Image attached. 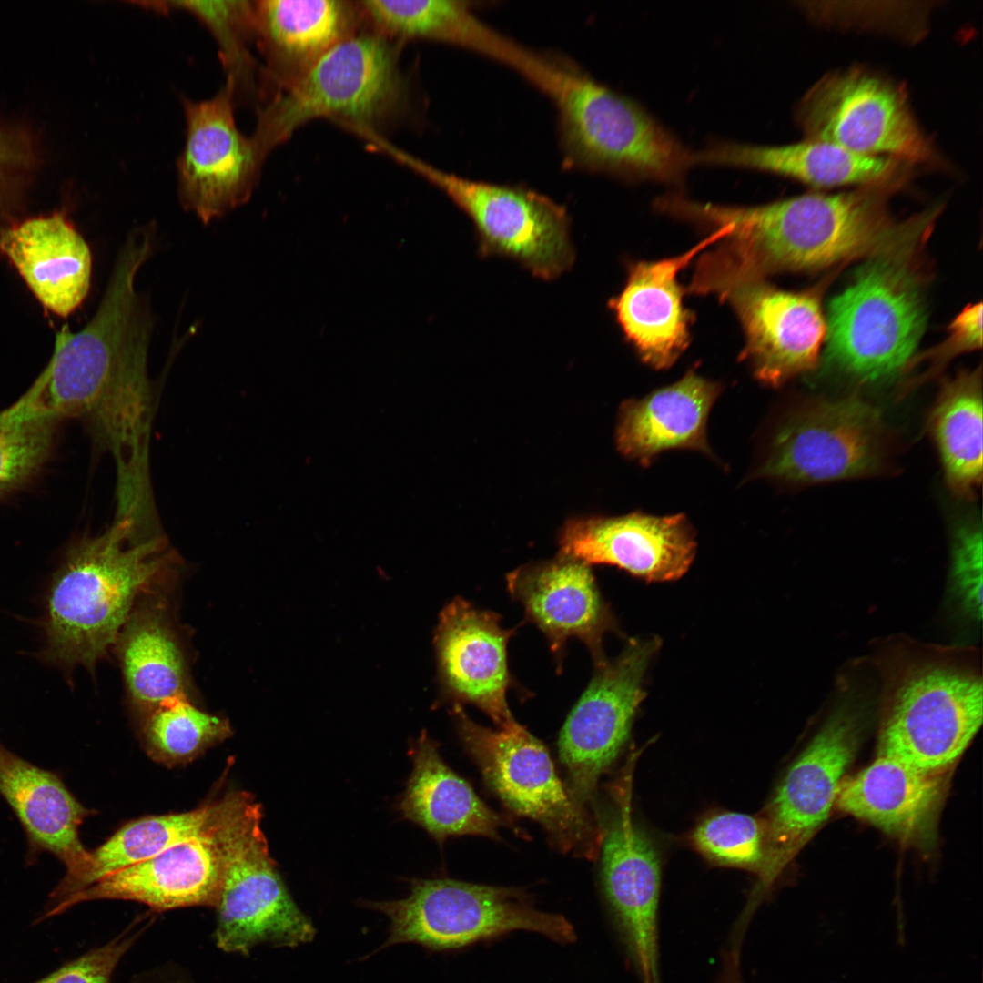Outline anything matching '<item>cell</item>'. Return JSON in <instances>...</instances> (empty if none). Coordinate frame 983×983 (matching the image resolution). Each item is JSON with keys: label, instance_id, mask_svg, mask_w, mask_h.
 Returning a JSON list of instances; mask_svg holds the SVG:
<instances>
[{"label": "cell", "instance_id": "277c9868", "mask_svg": "<svg viewBox=\"0 0 983 983\" xmlns=\"http://www.w3.org/2000/svg\"><path fill=\"white\" fill-rule=\"evenodd\" d=\"M403 44L364 28L329 51L301 79L258 109L253 139L269 153L310 121L329 120L370 144L388 140L414 117Z\"/></svg>", "mask_w": 983, "mask_h": 983}, {"label": "cell", "instance_id": "7bdbcfd3", "mask_svg": "<svg viewBox=\"0 0 983 983\" xmlns=\"http://www.w3.org/2000/svg\"><path fill=\"white\" fill-rule=\"evenodd\" d=\"M718 983H745L740 972L738 947L734 946L724 954Z\"/></svg>", "mask_w": 983, "mask_h": 983}, {"label": "cell", "instance_id": "30bf717a", "mask_svg": "<svg viewBox=\"0 0 983 983\" xmlns=\"http://www.w3.org/2000/svg\"><path fill=\"white\" fill-rule=\"evenodd\" d=\"M795 116L807 139L913 167L943 164L918 125L905 88L866 67L825 75L802 96Z\"/></svg>", "mask_w": 983, "mask_h": 983}, {"label": "cell", "instance_id": "e575fe53", "mask_svg": "<svg viewBox=\"0 0 983 983\" xmlns=\"http://www.w3.org/2000/svg\"><path fill=\"white\" fill-rule=\"evenodd\" d=\"M142 5L153 11H186L198 18L213 35L227 74L226 82L234 89L236 102L258 92L256 71L259 67L251 56L255 41L254 1H147Z\"/></svg>", "mask_w": 983, "mask_h": 983}, {"label": "cell", "instance_id": "7402d4cb", "mask_svg": "<svg viewBox=\"0 0 983 983\" xmlns=\"http://www.w3.org/2000/svg\"><path fill=\"white\" fill-rule=\"evenodd\" d=\"M727 233V228H718L681 255L630 265L623 289L609 306L644 362L654 369L669 368L686 348L690 315L683 304L678 273Z\"/></svg>", "mask_w": 983, "mask_h": 983}, {"label": "cell", "instance_id": "ab89813d", "mask_svg": "<svg viewBox=\"0 0 983 983\" xmlns=\"http://www.w3.org/2000/svg\"><path fill=\"white\" fill-rule=\"evenodd\" d=\"M951 591L961 612L980 621L982 614V532L973 518L955 531L951 552Z\"/></svg>", "mask_w": 983, "mask_h": 983}, {"label": "cell", "instance_id": "9c48e42d", "mask_svg": "<svg viewBox=\"0 0 983 983\" xmlns=\"http://www.w3.org/2000/svg\"><path fill=\"white\" fill-rule=\"evenodd\" d=\"M366 905L390 920L383 948L415 943L434 950L461 948L514 930L559 942L575 939L562 916L536 909L521 890L452 879H413L402 899Z\"/></svg>", "mask_w": 983, "mask_h": 983}, {"label": "cell", "instance_id": "603a6c76", "mask_svg": "<svg viewBox=\"0 0 983 983\" xmlns=\"http://www.w3.org/2000/svg\"><path fill=\"white\" fill-rule=\"evenodd\" d=\"M212 826L198 836L100 879L67 898L48 917L76 904L100 899L134 901L157 911L195 906L215 907L221 871Z\"/></svg>", "mask_w": 983, "mask_h": 983}, {"label": "cell", "instance_id": "f35d334b", "mask_svg": "<svg viewBox=\"0 0 983 983\" xmlns=\"http://www.w3.org/2000/svg\"><path fill=\"white\" fill-rule=\"evenodd\" d=\"M803 9L817 23L879 30L918 39L924 35L931 6L922 3L806 2Z\"/></svg>", "mask_w": 983, "mask_h": 983}, {"label": "cell", "instance_id": "52a82bcc", "mask_svg": "<svg viewBox=\"0 0 983 983\" xmlns=\"http://www.w3.org/2000/svg\"><path fill=\"white\" fill-rule=\"evenodd\" d=\"M917 230L892 236L873 253L828 307L826 357L861 381L889 379L908 363L926 313L908 262Z\"/></svg>", "mask_w": 983, "mask_h": 983}, {"label": "cell", "instance_id": "836d02e7", "mask_svg": "<svg viewBox=\"0 0 983 983\" xmlns=\"http://www.w3.org/2000/svg\"><path fill=\"white\" fill-rule=\"evenodd\" d=\"M365 25L392 41L430 40L480 53L492 27L465 2L455 0H360Z\"/></svg>", "mask_w": 983, "mask_h": 983}, {"label": "cell", "instance_id": "b9f144b4", "mask_svg": "<svg viewBox=\"0 0 983 983\" xmlns=\"http://www.w3.org/2000/svg\"><path fill=\"white\" fill-rule=\"evenodd\" d=\"M946 343L934 351L935 366L944 364L958 353L976 350L982 344V305H970L954 319Z\"/></svg>", "mask_w": 983, "mask_h": 983}, {"label": "cell", "instance_id": "f546056e", "mask_svg": "<svg viewBox=\"0 0 983 983\" xmlns=\"http://www.w3.org/2000/svg\"><path fill=\"white\" fill-rule=\"evenodd\" d=\"M413 768L399 809L436 840L475 835L498 839L508 821L487 806L442 760L438 744L422 731L411 747Z\"/></svg>", "mask_w": 983, "mask_h": 983}, {"label": "cell", "instance_id": "e0dca14e", "mask_svg": "<svg viewBox=\"0 0 983 983\" xmlns=\"http://www.w3.org/2000/svg\"><path fill=\"white\" fill-rule=\"evenodd\" d=\"M186 137L177 159L182 205L203 223L246 203L264 159L235 119L236 98L228 82L208 99L183 97Z\"/></svg>", "mask_w": 983, "mask_h": 983}, {"label": "cell", "instance_id": "44dd1931", "mask_svg": "<svg viewBox=\"0 0 983 983\" xmlns=\"http://www.w3.org/2000/svg\"><path fill=\"white\" fill-rule=\"evenodd\" d=\"M510 635L496 614L456 598L441 612L434 640L443 694L453 705L479 707L499 727L514 721L506 702Z\"/></svg>", "mask_w": 983, "mask_h": 983}, {"label": "cell", "instance_id": "7a4b0ae2", "mask_svg": "<svg viewBox=\"0 0 983 983\" xmlns=\"http://www.w3.org/2000/svg\"><path fill=\"white\" fill-rule=\"evenodd\" d=\"M906 177L757 207L700 203L678 196L671 210L714 229L727 228L726 245L720 250L758 274L813 269L873 252L887 241L891 235L883 227L885 197Z\"/></svg>", "mask_w": 983, "mask_h": 983}, {"label": "cell", "instance_id": "ffe728a7", "mask_svg": "<svg viewBox=\"0 0 983 983\" xmlns=\"http://www.w3.org/2000/svg\"><path fill=\"white\" fill-rule=\"evenodd\" d=\"M560 548L562 556L588 565L611 564L646 581L662 582L676 580L687 572L696 542L684 514L634 512L572 519L562 529Z\"/></svg>", "mask_w": 983, "mask_h": 983}, {"label": "cell", "instance_id": "7c38bea8", "mask_svg": "<svg viewBox=\"0 0 983 983\" xmlns=\"http://www.w3.org/2000/svg\"><path fill=\"white\" fill-rule=\"evenodd\" d=\"M692 289L714 293L735 309L745 335L743 357L760 381L779 386L816 364L826 323L814 294L779 289L718 250L702 258Z\"/></svg>", "mask_w": 983, "mask_h": 983}, {"label": "cell", "instance_id": "5b68a950", "mask_svg": "<svg viewBox=\"0 0 983 983\" xmlns=\"http://www.w3.org/2000/svg\"><path fill=\"white\" fill-rule=\"evenodd\" d=\"M879 665L884 707L878 756L943 774L981 726L979 673L954 651L910 644L890 652Z\"/></svg>", "mask_w": 983, "mask_h": 983}, {"label": "cell", "instance_id": "8992f818", "mask_svg": "<svg viewBox=\"0 0 983 983\" xmlns=\"http://www.w3.org/2000/svg\"><path fill=\"white\" fill-rule=\"evenodd\" d=\"M554 103L574 165L630 180L680 184L695 165L686 147L632 99L546 56L533 83Z\"/></svg>", "mask_w": 983, "mask_h": 983}, {"label": "cell", "instance_id": "74e56055", "mask_svg": "<svg viewBox=\"0 0 983 983\" xmlns=\"http://www.w3.org/2000/svg\"><path fill=\"white\" fill-rule=\"evenodd\" d=\"M692 843L714 864L755 872L765 854L763 820L737 812H722L705 817L694 828Z\"/></svg>", "mask_w": 983, "mask_h": 983}, {"label": "cell", "instance_id": "cb8c5ba5", "mask_svg": "<svg viewBox=\"0 0 983 983\" xmlns=\"http://www.w3.org/2000/svg\"><path fill=\"white\" fill-rule=\"evenodd\" d=\"M0 252L51 313L66 318L85 300L91 252L63 213L18 218L1 227Z\"/></svg>", "mask_w": 983, "mask_h": 983}, {"label": "cell", "instance_id": "d6986e66", "mask_svg": "<svg viewBox=\"0 0 983 983\" xmlns=\"http://www.w3.org/2000/svg\"><path fill=\"white\" fill-rule=\"evenodd\" d=\"M254 15V43L263 59L259 96L266 102L365 28L360 0H257Z\"/></svg>", "mask_w": 983, "mask_h": 983}, {"label": "cell", "instance_id": "8d00e7d4", "mask_svg": "<svg viewBox=\"0 0 983 983\" xmlns=\"http://www.w3.org/2000/svg\"><path fill=\"white\" fill-rule=\"evenodd\" d=\"M231 733L228 722L202 711L189 696H177L147 713L144 735L149 748L170 760L192 757Z\"/></svg>", "mask_w": 983, "mask_h": 983}, {"label": "cell", "instance_id": "60d3db41", "mask_svg": "<svg viewBox=\"0 0 983 983\" xmlns=\"http://www.w3.org/2000/svg\"><path fill=\"white\" fill-rule=\"evenodd\" d=\"M146 926H129L105 945L93 948L33 983H111L112 975L124 955L137 940Z\"/></svg>", "mask_w": 983, "mask_h": 983}, {"label": "cell", "instance_id": "ac0fdd59", "mask_svg": "<svg viewBox=\"0 0 983 983\" xmlns=\"http://www.w3.org/2000/svg\"><path fill=\"white\" fill-rule=\"evenodd\" d=\"M633 764L630 763L613 790V809L602 831L600 845L602 881L642 982L659 983L657 914L661 866L652 840L632 816Z\"/></svg>", "mask_w": 983, "mask_h": 983}, {"label": "cell", "instance_id": "1f68e13d", "mask_svg": "<svg viewBox=\"0 0 983 983\" xmlns=\"http://www.w3.org/2000/svg\"><path fill=\"white\" fill-rule=\"evenodd\" d=\"M218 806L219 800L191 811L146 816L125 825L101 846L88 851L76 869L65 874L51 892L39 920L47 918L67 898L100 879L207 832Z\"/></svg>", "mask_w": 983, "mask_h": 983}, {"label": "cell", "instance_id": "f1b7e54d", "mask_svg": "<svg viewBox=\"0 0 983 983\" xmlns=\"http://www.w3.org/2000/svg\"><path fill=\"white\" fill-rule=\"evenodd\" d=\"M0 795L21 823L30 852H48L76 869L88 851L79 837L86 809L54 773L23 759L0 743Z\"/></svg>", "mask_w": 983, "mask_h": 983}, {"label": "cell", "instance_id": "6da1fadb", "mask_svg": "<svg viewBox=\"0 0 983 983\" xmlns=\"http://www.w3.org/2000/svg\"><path fill=\"white\" fill-rule=\"evenodd\" d=\"M152 243L147 233L129 235L94 316L77 332L64 326L56 333L52 357L33 383L44 411L59 421L87 422L96 442L112 455L121 481L149 472L152 321L134 282Z\"/></svg>", "mask_w": 983, "mask_h": 983}, {"label": "cell", "instance_id": "d4e9b609", "mask_svg": "<svg viewBox=\"0 0 983 983\" xmlns=\"http://www.w3.org/2000/svg\"><path fill=\"white\" fill-rule=\"evenodd\" d=\"M507 583L555 654L574 636L589 647L597 664L604 660L602 640L613 620L588 564L562 556L518 568L508 575Z\"/></svg>", "mask_w": 983, "mask_h": 983}, {"label": "cell", "instance_id": "4dcf8cb0", "mask_svg": "<svg viewBox=\"0 0 983 983\" xmlns=\"http://www.w3.org/2000/svg\"><path fill=\"white\" fill-rule=\"evenodd\" d=\"M115 644L129 698L138 709L147 714L164 701L188 696L185 654L160 604L137 602Z\"/></svg>", "mask_w": 983, "mask_h": 983}, {"label": "cell", "instance_id": "8fae6325", "mask_svg": "<svg viewBox=\"0 0 983 983\" xmlns=\"http://www.w3.org/2000/svg\"><path fill=\"white\" fill-rule=\"evenodd\" d=\"M452 714L465 748L502 802L539 823L562 852L593 858L602 830L559 778L542 742L515 721L493 730L472 721L461 705Z\"/></svg>", "mask_w": 983, "mask_h": 983}, {"label": "cell", "instance_id": "d590c367", "mask_svg": "<svg viewBox=\"0 0 983 983\" xmlns=\"http://www.w3.org/2000/svg\"><path fill=\"white\" fill-rule=\"evenodd\" d=\"M32 386L0 412V497L35 476L54 445L59 420L39 407Z\"/></svg>", "mask_w": 983, "mask_h": 983}, {"label": "cell", "instance_id": "83f0119b", "mask_svg": "<svg viewBox=\"0 0 983 983\" xmlns=\"http://www.w3.org/2000/svg\"><path fill=\"white\" fill-rule=\"evenodd\" d=\"M945 792L943 774H927L897 759L877 758L843 779L836 805L843 812L907 840L932 830Z\"/></svg>", "mask_w": 983, "mask_h": 983}, {"label": "cell", "instance_id": "4316f807", "mask_svg": "<svg viewBox=\"0 0 983 983\" xmlns=\"http://www.w3.org/2000/svg\"><path fill=\"white\" fill-rule=\"evenodd\" d=\"M694 160L695 164L762 170L823 187L871 185L902 176L914 167L893 157L859 155L807 138L784 146L713 141L694 152Z\"/></svg>", "mask_w": 983, "mask_h": 983}, {"label": "cell", "instance_id": "2e32d148", "mask_svg": "<svg viewBox=\"0 0 983 983\" xmlns=\"http://www.w3.org/2000/svg\"><path fill=\"white\" fill-rule=\"evenodd\" d=\"M657 641H632L612 662L597 664L587 689L560 734V759L569 789L587 807L597 784L628 740L634 715L644 698V677Z\"/></svg>", "mask_w": 983, "mask_h": 983}, {"label": "cell", "instance_id": "4fadbf2b", "mask_svg": "<svg viewBox=\"0 0 983 983\" xmlns=\"http://www.w3.org/2000/svg\"><path fill=\"white\" fill-rule=\"evenodd\" d=\"M378 149L441 189L471 219L481 255L514 259L549 280L574 259L565 209L534 191L476 181L443 171L393 146Z\"/></svg>", "mask_w": 983, "mask_h": 983}, {"label": "cell", "instance_id": "ba28073f", "mask_svg": "<svg viewBox=\"0 0 983 983\" xmlns=\"http://www.w3.org/2000/svg\"><path fill=\"white\" fill-rule=\"evenodd\" d=\"M262 816L248 793L219 800L212 826L221 871L214 937L224 952L248 955L263 943L295 948L316 935L277 871Z\"/></svg>", "mask_w": 983, "mask_h": 983}, {"label": "cell", "instance_id": "5bb4252c", "mask_svg": "<svg viewBox=\"0 0 983 983\" xmlns=\"http://www.w3.org/2000/svg\"><path fill=\"white\" fill-rule=\"evenodd\" d=\"M855 714L834 713L795 760L771 799L765 820V854L744 916L748 917L827 819L858 746Z\"/></svg>", "mask_w": 983, "mask_h": 983}, {"label": "cell", "instance_id": "9a60e30c", "mask_svg": "<svg viewBox=\"0 0 983 983\" xmlns=\"http://www.w3.org/2000/svg\"><path fill=\"white\" fill-rule=\"evenodd\" d=\"M884 437L880 411L858 397L812 401L779 425L755 473L793 483L866 476L881 469Z\"/></svg>", "mask_w": 983, "mask_h": 983}, {"label": "cell", "instance_id": "d6a6232c", "mask_svg": "<svg viewBox=\"0 0 983 983\" xmlns=\"http://www.w3.org/2000/svg\"><path fill=\"white\" fill-rule=\"evenodd\" d=\"M928 422L948 487L971 495L982 481L981 372H962L945 383Z\"/></svg>", "mask_w": 983, "mask_h": 983}, {"label": "cell", "instance_id": "484cf974", "mask_svg": "<svg viewBox=\"0 0 983 983\" xmlns=\"http://www.w3.org/2000/svg\"><path fill=\"white\" fill-rule=\"evenodd\" d=\"M720 392L718 383L689 370L672 385L624 401L616 428L619 451L644 466L669 449H692L713 456L706 425Z\"/></svg>", "mask_w": 983, "mask_h": 983}, {"label": "cell", "instance_id": "3957f363", "mask_svg": "<svg viewBox=\"0 0 983 983\" xmlns=\"http://www.w3.org/2000/svg\"><path fill=\"white\" fill-rule=\"evenodd\" d=\"M177 561L166 536H142L123 520L76 542L46 598L50 656L92 668L115 644L138 597Z\"/></svg>", "mask_w": 983, "mask_h": 983}]
</instances>
